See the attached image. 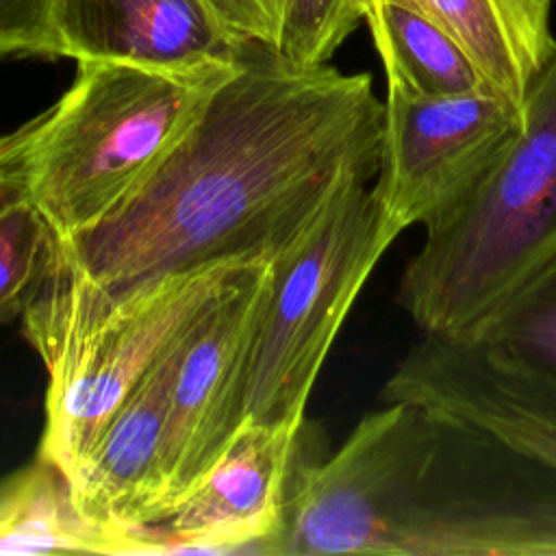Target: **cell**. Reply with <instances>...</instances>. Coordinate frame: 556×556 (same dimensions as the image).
I'll use <instances>...</instances> for the list:
<instances>
[{
    "label": "cell",
    "mask_w": 556,
    "mask_h": 556,
    "mask_svg": "<svg viewBox=\"0 0 556 556\" xmlns=\"http://www.w3.org/2000/svg\"><path fill=\"white\" fill-rule=\"evenodd\" d=\"M70 89L0 135V185L22 193L56 230L80 232L161 161L237 65L163 72L76 61Z\"/></svg>",
    "instance_id": "obj_3"
},
{
    "label": "cell",
    "mask_w": 556,
    "mask_h": 556,
    "mask_svg": "<svg viewBox=\"0 0 556 556\" xmlns=\"http://www.w3.org/2000/svg\"><path fill=\"white\" fill-rule=\"evenodd\" d=\"M265 554L556 556V469L473 421L391 400L337 452H300Z\"/></svg>",
    "instance_id": "obj_2"
},
{
    "label": "cell",
    "mask_w": 556,
    "mask_h": 556,
    "mask_svg": "<svg viewBox=\"0 0 556 556\" xmlns=\"http://www.w3.org/2000/svg\"><path fill=\"white\" fill-rule=\"evenodd\" d=\"M371 2H397L432 20L463 46L489 87L519 106L556 46L554 0H361L363 17Z\"/></svg>",
    "instance_id": "obj_13"
},
{
    "label": "cell",
    "mask_w": 556,
    "mask_h": 556,
    "mask_svg": "<svg viewBox=\"0 0 556 556\" xmlns=\"http://www.w3.org/2000/svg\"><path fill=\"white\" fill-rule=\"evenodd\" d=\"M363 20L361 0H285L276 52L300 67L324 65Z\"/></svg>",
    "instance_id": "obj_18"
},
{
    "label": "cell",
    "mask_w": 556,
    "mask_h": 556,
    "mask_svg": "<svg viewBox=\"0 0 556 556\" xmlns=\"http://www.w3.org/2000/svg\"><path fill=\"white\" fill-rule=\"evenodd\" d=\"M50 13L52 0H0V56H56Z\"/></svg>",
    "instance_id": "obj_19"
},
{
    "label": "cell",
    "mask_w": 556,
    "mask_h": 556,
    "mask_svg": "<svg viewBox=\"0 0 556 556\" xmlns=\"http://www.w3.org/2000/svg\"><path fill=\"white\" fill-rule=\"evenodd\" d=\"M380 395L473 421L556 469V380L504 369L467 341L419 334Z\"/></svg>",
    "instance_id": "obj_11"
},
{
    "label": "cell",
    "mask_w": 556,
    "mask_h": 556,
    "mask_svg": "<svg viewBox=\"0 0 556 556\" xmlns=\"http://www.w3.org/2000/svg\"><path fill=\"white\" fill-rule=\"evenodd\" d=\"M517 139L424 228L395 300L419 334L458 339L556 254V46L528 85Z\"/></svg>",
    "instance_id": "obj_4"
},
{
    "label": "cell",
    "mask_w": 556,
    "mask_h": 556,
    "mask_svg": "<svg viewBox=\"0 0 556 556\" xmlns=\"http://www.w3.org/2000/svg\"><path fill=\"white\" fill-rule=\"evenodd\" d=\"M241 267L174 276L122 302L98 298L59 267L20 317L24 339L48 371L37 456L70 480L130 391L180 343Z\"/></svg>",
    "instance_id": "obj_5"
},
{
    "label": "cell",
    "mask_w": 556,
    "mask_h": 556,
    "mask_svg": "<svg viewBox=\"0 0 556 556\" xmlns=\"http://www.w3.org/2000/svg\"><path fill=\"white\" fill-rule=\"evenodd\" d=\"M523 124L521 106L484 87L417 98L387 91L380 165L371 182L389 228L432 226L489 174Z\"/></svg>",
    "instance_id": "obj_7"
},
{
    "label": "cell",
    "mask_w": 556,
    "mask_h": 556,
    "mask_svg": "<svg viewBox=\"0 0 556 556\" xmlns=\"http://www.w3.org/2000/svg\"><path fill=\"white\" fill-rule=\"evenodd\" d=\"M59 263L56 230L22 193L0 185V326L24 315Z\"/></svg>",
    "instance_id": "obj_17"
},
{
    "label": "cell",
    "mask_w": 556,
    "mask_h": 556,
    "mask_svg": "<svg viewBox=\"0 0 556 556\" xmlns=\"http://www.w3.org/2000/svg\"><path fill=\"white\" fill-rule=\"evenodd\" d=\"M302 432L243 421L198 484L146 530L148 554H265L280 528Z\"/></svg>",
    "instance_id": "obj_9"
},
{
    "label": "cell",
    "mask_w": 556,
    "mask_h": 556,
    "mask_svg": "<svg viewBox=\"0 0 556 556\" xmlns=\"http://www.w3.org/2000/svg\"><path fill=\"white\" fill-rule=\"evenodd\" d=\"M132 554V543L89 523L76 508L70 480L35 460L0 482V554Z\"/></svg>",
    "instance_id": "obj_14"
},
{
    "label": "cell",
    "mask_w": 556,
    "mask_h": 556,
    "mask_svg": "<svg viewBox=\"0 0 556 556\" xmlns=\"http://www.w3.org/2000/svg\"><path fill=\"white\" fill-rule=\"evenodd\" d=\"M56 56L163 72L235 65L245 48L211 0H52Z\"/></svg>",
    "instance_id": "obj_12"
},
{
    "label": "cell",
    "mask_w": 556,
    "mask_h": 556,
    "mask_svg": "<svg viewBox=\"0 0 556 556\" xmlns=\"http://www.w3.org/2000/svg\"><path fill=\"white\" fill-rule=\"evenodd\" d=\"M395 237L371 185H354L269 263L248 358L245 421L293 432L304 426L330 345Z\"/></svg>",
    "instance_id": "obj_6"
},
{
    "label": "cell",
    "mask_w": 556,
    "mask_h": 556,
    "mask_svg": "<svg viewBox=\"0 0 556 556\" xmlns=\"http://www.w3.org/2000/svg\"><path fill=\"white\" fill-rule=\"evenodd\" d=\"M174 352L176 348L130 391L70 478L78 513L128 539L132 554H143V532L172 510L167 426Z\"/></svg>",
    "instance_id": "obj_10"
},
{
    "label": "cell",
    "mask_w": 556,
    "mask_h": 556,
    "mask_svg": "<svg viewBox=\"0 0 556 556\" xmlns=\"http://www.w3.org/2000/svg\"><path fill=\"white\" fill-rule=\"evenodd\" d=\"M267 265H245L176 345L169 376L172 508L245 421V378ZM169 515V513H167Z\"/></svg>",
    "instance_id": "obj_8"
},
{
    "label": "cell",
    "mask_w": 556,
    "mask_h": 556,
    "mask_svg": "<svg viewBox=\"0 0 556 556\" xmlns=\"http://www.w3.org/2000/svg\"><path fill=\"white\" fill-rule=\"evenodd\" d=\"M369 74L300 67L245 43L195 119L98 224L59 239L74 280L122 302L167 278L267 265L380 165Z\"/></svg>",
    "instance_id": "obj_1"
},
{
    "label": "cell",
    "mask_w": 556,
    "mask_h": 556,
    "mask_svg": "<svg viewBox=\"0 0 556 556\" xmlns=\"http://www.w3.org/2000/svg\"><path fill=\"white\" fill-rule=\"evenodd\" d=\"M458 339L504 369L556 380V254Z\"/></svg>",
    "instance_id": "obj_16"
},
{
    "label": "cell",
    "mask_w": 556,
    "mask_h": 556,
    "mask_svg": "<svg viewBox=\"0 0 556 556\" xmlns=\"http://www.w3.org/2000/svg\"><path fill=\"white\" fill-rule=\"evenodd\" d=\"M363 20L384 67L387 91L437 98L489 87L463 46L426 15L397 2H371Z\"/></svg>",
    "instance_id": "obj_15"
},
{
    "label": "cell",
    "mask_w": 556,
    "mask_h": 556,
    "mask_svg": "<svg viewBox=\"0 0 556 556\" xmlns=\"http://www.w3.org/2000/svg\"><path fill=\"white\" fill-rule=\"evenodd\" d=\"M211 4L237 39L276 48L285 0H211Z\"/></svg>",
    "instance_id": "obj_20"
}]
</instances>
